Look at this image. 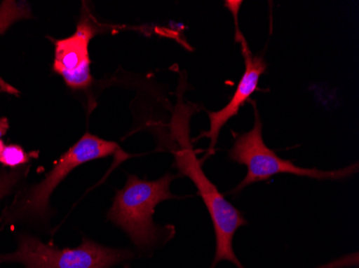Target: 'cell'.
<instances>
[{"label":"cell","mask_w":359,"mask_h":268,"mask_svg":"<svg viewBox=\"0 0 359 268\" xmlns=\"http://www.w3.org/2000/svg\"><path fill=\"white\" fill-rule=\"evenodd\" d=\"M112 155L118 157L120 162L128 158L118 143L86 133L60 156L42 181L16 191L11 204L4 211L1 223L41 225L48 223L52 213L50 199L58 185L80 165Z\"/></svg>","instance_id":"cell-1"},{"label":"cell","mask_w":359,"mask_h":268,"mask_svg":"<svg viewBox=\"0 0 359 268\" xmlns=\"http://www.w3.org/2000/svg\"><path fill=\"white\" fill-rule=\"evenodd\" d=\"M175 176L166 174L157 181H144L128 175L124 188L116 191L108 220L128 235L135 246L142 251L154 248L166 237V231L153 220L159 203L177 199L170 191Z\"/></svg>","instance_id":"cell-2"},{"label":"cell","mask_w":359,"mask_h":268,"mask_svg":"<svg viewBox=\"0 0 359 268\" xmlns=\"http://www.w3.org/2000/svg\"><path fill=\"white\" fill-rule=\"evenodd\" d=\"M253 104L255 113V124L252 130L236 134L235 143L229 150V158L233 162L245 165L248 173L243 181L233 189V193L240 192L245 187L259 181H268L274 175L292 174L296 176L308 177V178L332 179L339 181L352 176L358 172V163L348 165L344 169L336 171H320L318 169H304L297 167L292 161L280 158L276 153L270 149L264 142L263 122L260 120L257 106L254 100L250 99Z\"/></svg>","instance_id":"cell-3"},{"label":"cell","mask_w":359,"mask_h":268,"mask_svg":"<svg viewBox=\"0 0 359 268\" xmlns=\"http://www.w3.org/2000/svg\"><path fill=\"white\" fill-rule=\"evenodd\" d=\"M179 144L180 148L175 152V167L180 174L189 177L195 183L215 227L217 249L211 268H215L221 261L231 262L238 268H244L233 253V241L237 230L247 225L248 221L241 211L228 202L215 183L208 178L189 144L187 133L184 136L181 133Z\"/></svg>","instance_id":"cell-4"},{"label":"cell","mask_w":359,"mask_h":268,"mask_svg":"<svg viewBox=\"0 0 359 268\" xmlns=\"http://www.w3.org/2000/svg\"><path fill=\"white\" fill-rule=\"evenodd\" d=\"M18 249L0 255L1 263H19L24 268H111L134 257L127 249L106 247L88 239L79 247H53L30 234H21Z\"/></svg>","instance_id":"cell-5"},{"label":"cell","mask_w":359,"mask_h":268,"mask_svg":"<svg viewBox=\"0 0 359 268\" xmlns=\"http://www.w3.org/2000/svg\"><path fill=\"white\" fill-rule=\"evenodd\" d=\"M102 26L90 15L82 11L74 35L64 39H52L54 59L52 70L62 76L72 90H83L93 83L90 73V42L100 31Z\"/></svg>","instance_id":"cell-6"},{"label":"cell","mask_w":359,"mask_h":268,"mask_svg":"<svg viewBox=\"0 0 359 268\" xmlns=\"http://www.w3.org/2000/svg\"><path fill=\"white\" fill-rule=\"evenodd\" d=\"M225 3L235 15L236 42L240 43V48H241L242 54H243L245 70H244L243 76H242L235 92H233V98L231 99L229 104L224 106L222 110L217 111V112H211V111L207 112L210 120V130L208 132L201 133L199 139L207 136L211 140L210 153L215 152V145H217L219 132H221L223 127L233 117L238 115L240 108L245 102L249 101L251 99L250 97L257 90L260 76H263L267 70V64H266L263 56L253 55L251 50H250L247 39H245L241 30L239 29V26H238L237 12L240 6H241L242 1H226Z\"/></svg>","instance_id":"cell-7"},{"label":"cell","mask_w":359,"mask_h":268,"mask_svg":"<svg viewBox=\"0 0 359 268\" xmlns=\"http://www.w3.org/2000/svg\"><path fill=\"white\" fill-rule=\"evenodd\" d=\"M34 17L32 8L27 1L23 0H4L0 3V36L7 32L14 24ZM7 94L11 96H20L18 88L6 82L0 76V94Z\"/></svg>","instance_id":"cell-8"},{"label":"cell","mask_w":359,"mask_h":268,"mask_svg":"<svg viewBox=\"0 0 359 268\" xmlns=\"http://www.w3.org/2000/svg\"><path fill=\"white\" fill-rule=\"evenodd\" d=\"M29 170V165H24L14 170H9L6 167L0 170V202L15 191L22 181L27 177Z\"/></svg>","instance_id":"cell-9"},{"label":"cell","mask_w":359,"mask_h":268,"mask_svg":"<svg viewBox=\"0 0 359 268\" xmlns=\"http://www.w3.org/2000/svg\"><path fill=\"white\" fill-rule=\"evenodd\" d=\"M37 156V153H26L25 149L18 144L6 145L3 153L0 154V164L6 169L14 170L18 167L28 165L30 159Z\"/></svg>","instance_id":"cell-10"},{"label":"cell","mask_w":359,"mask_h":268,"mask_svg":"<svg viewBox=\"0 0 359 268\" xmlns=\"http://www.w3.org/2000/svg\"><path fill=\"white\" fill-rule=\"evenodd\" d=\"M10 129V122L7 117H0V154L3 153L6 144L4 142L3 136L7 134Z\"/></svg>","instance_id":"cell-11"}]
</instances>
